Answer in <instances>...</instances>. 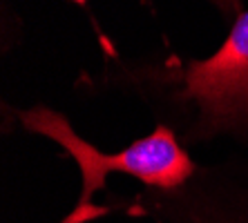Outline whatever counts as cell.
Here are the masks:
<instances>
[{"mask_svg":"<svg viewBox=\"0 0 248 223\" xmlns=\"http://www.w3.org/2000/svg\"><path fill=\"white\" fill-rule=\"evenodd\" d=\"M20 120L27 130L56 141L78 163L83 177V192L78 206L61 223H87L103 214V208L92 203L94 192L105 188L110 172L137 177L148 185L172 190L181 185L195 172V163L179 145L172 130L159 125L150 136L139 138L119 154H103L92 143L83 141L63 114L49 107H34L20 112Z\"/></svg>","mask_w":248,"mask_h":223,"instance_id":"1","label":"cell"},{"mask_svg":"<svg viewBox=\"0 0 248 223\" xmlns=\"http://www.w3.org/2000/svg\"><path fill=\"white\" fill-rule=\"evenodd\" d=\"M184 96L195 98L213 123L248 119V12L239 14L219 52L188 65Z\"/></svg>","mask_w":248,"mask_h":223,"instance_id":"2","label":"cell"},{"mask_svg":"<svg viewBox=\"0 0 248 223\" xmlns=\"http://www.w3.org/2000/svg\"><path fill=\"white\" fill-rule=\"evenodd\" d=\"M213 2H217V5H219L221 9H226V12H235V9H239V0H213Z\"/></svg>","mask_w":248,"mask_h":223,"instance_id":"3","label":"cell"},{"mask_svg":"<svg viewBox=\"0 0 248 223\" xmlns=\"http://www.w3.org/2000/svg\"><path fill=\"white\" fill-rule=\"evenodd\" d=\"M74 2H78V5H85L87 0H74Z\"/></svg>","mask_w":248,"mask_h":223,"instance_id":"4","label":"cell"}]
</instances>
